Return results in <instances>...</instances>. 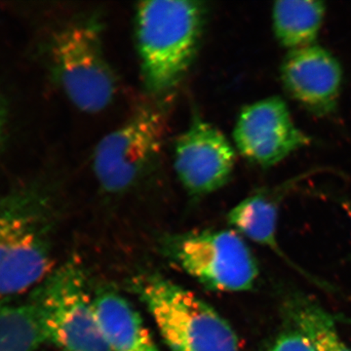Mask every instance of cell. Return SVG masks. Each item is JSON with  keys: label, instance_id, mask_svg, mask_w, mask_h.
I'll return each instance as SVG.
<instances>
[{"label": "cell", "instance_id": "4fadbf2b", "mask_svg": "<svg viewBox=\"0 0 351 351\" xmlns=\"http://www.w3.org/2000/svg\"><path fill=\"white\" fill-rule=\"evenodd\" d=\"M326 14L316 0H280L272 7L274 36L289 51L315 44Z\"/></svg>", "mask_w": 351, "mask_h": 351}, {"label": "cell", "instance_id": "7c38bea8", "mask_svg": "<svg viewBox=\"0 0 351 351\" xmlns=\"http://www.w3.org/2000/svg\"><path fill=\"white\" fill-rule=\"evenodd\" d=\"M265 189L242 200L228 214V223L237 232L270 250L295 265L283 253L277 241V219L279 202L284 188Z\"/></svg>", "mask_w": 351, "mask_h": 351}, {"label": "cell", "instance_id": "5bb4252c", "mask_svg": "<svg viewBox=\"0 0 351 351\" xmlns=\"http://www.w3.org/2000/svg\"><path fill=\"white\" fill-rule=\"evenodd\" d=\"M45 341L43 323L31 302H0V351H34Z\"/></svg>", "mask_w": 351, "mask_h": 351}, {"label": "cell", "instance_id": "ba28073f", "mask_svg": "<svg viewBox=\"0 0 351 351\" xmlns=\"http://www.w3.org/2000/svg\"><path fill=\"white\" fill-rule=\"evenodd\" d=\"M233 138L240 154L263 168L276 165L311 143V137L295 125L287 105L279 97L242 108Z\"/></svg>", "mask_w": 351, "mask_h": 351}, {"label": "cell", "instance_id": "2e32d148", "mask_svg": "<svg viewBox=\"0 0 351 351\" xmlns=\"http://www.w3.org/2000/svg\"><path fill=\"white\" fill-rule=\"evenodd\" d=\"M267 351H316L308 339L299 331L281 335Z\"/></svg>", "mask_w": 351, "mask_h": 351}, {"label": "cell", "instance_id": "5b68a950", "mask_svg": "<svg viewBox=\"0 0 351 351\" xmlns=\"http://www.w3.org/2000/svg\"><path fill=\"white\" fill-rule=\"evenodd\" d=\"M46 341L64 351H112L99 329L82 269L66 263L32 291Z\"/></svg>", "mask_w": 351, "mask_h": 351}, {"label": "cell", "instance_id": "9c48e42d", "mask_svg": "<svg viewBox=\"0 0 351 351\" xmlns=\"http://www.w3.org/2000/svg\"><path fill=\"white\" fill-rule=\"evenodd\" d=\"M234 164L230 141L200 117H193L176 141V174L189 195H206L218 191L232 177Z\"/></svg>", "mask_w": 351, "mask_h": 351}, {"label": "cell", "instance_id": "ac0fdd59", "mask_svg": "<svg viewBox=\"0 0 351 351\" xmlns=\"http://www.w3.org/2000/svg\"><path fill=\"white\" fill-rule=\"evenodd\" d=\"M348 214H350V219H351V204L348 205Z\"/></svg>", "mask_w": 351, "mask_h": 351}, {"label": "cell", "instance_id": "3957f363", "mask_svg": "<svg viewBox=\"0 0 351 351\" xmlns=\"http://www.w3.org/2000/svg\"><path fill=\"white\" fill-rule=\"evenodd\" d=\"M135 288L171 351H239L228 321L191 291L156 274Z\"/></svg>", "mask_w": 351, "mask_h": 351}, {"label": "cell", "instance_id": "8992f818", "mask_svg": "<svg viewBox=\"0 0 351 351\" xmlns=\"http://www.w3.org/2000/svg\"><path fill=\"white\" fill-rule=\"evenodd\" d=\"M171 258L210 290L243 292L253 288L258 269L237 230H202L180 234L166 243Z\"/></svg>", "mask_w": 351, "mask_h": 351}, {"label": "cell", "instance_id": "8fae6325", "mask_svg": "<svg viewBox=\"0 0 351 351\" xmlns=\"http://www.w3.org/2000/svg\"><path fill=\"white\" fill-rule=\"evenodd\" d=\"M99 329L112 351H158L144 321L130 302L112 291L93 300Z\"/></svg>", "mask_w": 351, "mask_h": 351}, {"label": "cell", "instance_id": "e0dca14e", "mask_svg": "<svg viewBox=\"0 0 351 351\" xmlns=\"http://www.w3.org/2000/svg\"><path fill=\"white\" fill-rule=\"evenodd\" d=\"M7 123V106L3 96L0 93V143L3 138L4 131Z\"/></svg>", "mask_w": 351, "mask_h": 351}, {"label": "cell", "instance_id": "52a82bcc", "mask_svg": "<svg viewBox=\"0 0 351 351\" xmlns=\"http://www.w3.org/2000/svg\"><path fill=\"white\" fill-rule=\"evenodd\" d=\"M164 129L160 112L143 108L104 137L93 157L94 174L101 188L120 193L140 181L161 151Z\"/></svg>", "mask_w": 351, "mask_h": 351}, {"label": "cell", "instance_id": "277c9868", "mask_svg": "<svg viewBox=\"0 0 351 351\" xmlns=\"http://www.w3.org/2000/svg\"><path fill=\"white\" fill-rule=\"evenodd\" d=\"M51 61L69 100L82 112L105 110L117 92V80L104 53L101 24L95 18L64 25L51 41Z\"/></svg>", "mask_w": 351, "mask_h": 351}, {"label": "cell", "instance_id": "9a60e30c", "mask_svg": "<svg viewBox=\"0 0 351 351\" xmlns=\"http://www.w3.org/2000/svg\"><path fill=\"white\" fill-rule=\"evenodd\" d=\"M291 320L316 351H351L339 336L334 319L319 304L297 297L288 304Z\"/></svg>", "mask_w": 351, "mask_h": 351}, {"label": "cell", "instance_id": "30bf717a", "mask_svg": "<svg viewBox=\"0 0 351 351\" xmlns=\"http://www.w3.org/2000/svg\"><path fill=\"white\" fill-rule=\"evenodd\" d=\"M281 80L289 95L317 117L337 110L343 69L336 57L322 46L289 51L280 69Z\"/></svg>", "mask_w": 351, "mask_h": 351}, {"label": "cell", "instance_id": "7a4b0ae2", "mask_svg": "<svg viewBox=\"0 0 351 351\" xmlns=\"http://www.w3.org/2000/svg\"><path fill=\"white\" fill-rule=\"evenodd\" d=\"M205 8L182 0H154L136 8V41L145 87L163 94L176 86L193 64L199 46Z\"/></svg>", "mask_w": 351, "mask_h": 351}, {"label": "cell", "instance_id": "6da1fadb", "mask_svg": "<svg viewBox=\"0 0 351 351\" xmlns=\"http://www.w3.org/2000/svg\"><path fill=\"white\" fill-rule=\"evenodd\" d=\"M52 207L34 184L0 198V302L36 289L53 267Z\"/></svg>", "mask_w": 351, "mask_h": 351}]
</instances>
